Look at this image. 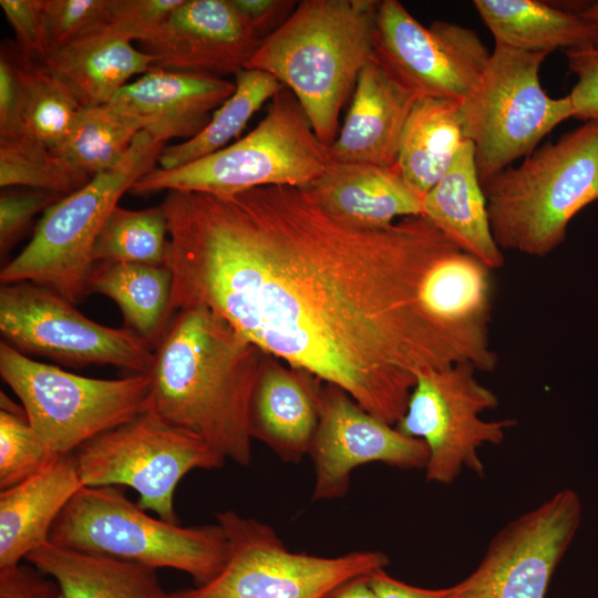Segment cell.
<instances>
[{"label": "cell", "mask_w": 598, "mask_h": 598, "mask_svg": "<svg viewBox=\"0 0 598 598\" xmlns=\"http://www.w3.org/2000/svg\"><path fill=\"white\" fill-rule=\"evenodd\" d=\"M172 286L167 266L95 264L89 293L112 299L122 311L125 328L156 349L169 327Z\"/></svg>", "instance_id": "obj_28"}, {"label": "cell", "mask_w": 598, "mask_h": 598, "mask_svg": "<svg viewBox=\"0 0 598 598\" xmlns=\"http://www.w3.org/2000/svg\"><path fill=\"white\" fill-rule=\"evenodd\" d=\"M330 162L329 147L319 141L297 97L285 87L271 99L265 117L247 135L186 165L154 167L130 192L227 196L266 186L307 188Z\"/></svg>", "instance_id": "obj_6"}, {"label": "cell", "mask_w": 598, "mask_h": 598, "mask_svg": "<svg viewBox=\"0 0 598 598\" xmlns=\"http://www.w3.org/2000/svg\"><path fill=\"white\" fill-rule=\"evenodd\" d=\"M307 189L331 214L359 226L386 227L423 214V197L390 167L331 161Z\"/></svg>", "instance_id": "obj_20"}, {"label": "cell", "mask_w": 598, "mask_h": 598, "mask_svg": "<svg viewBox=\"0 0 598 598\" xmlns=\"http://www.w3.org/2000/svg\"><path fill=\"white\" fill-rule=\"evenodd\" d=\"M417 94L373 58L361 70L339 135L329 147L333 162L390 167Z\"/></svg>", "instance_id": "obj_19"}, {"label": "cell", "mask_w": 598, "mask_h": 598, "mask_svg": "<svg viewBox=\"0 0 598 598\" xmlns=\"http://www.w3.org/2000/svg\"><path fill=\"white\" fill-rule=\"evenodd\" d=\"M55 456L30 424L22 405L0 393V491L50 465Z\"/></svg>", "instance_id": "obj_34"}, {"label": "cell", "mask_w": 598, "mask_h": 598, "mask_svg": "<svg viewBox=\"0 0 598 598\" xmlns=\"http://www.w3.org/2000/svg\"><path fill=\"white\" fill-rule=\"evenodd\" d=\"M49 542L156 570L175 569L195 585L214 578L228 555L218 523L182 526L153 517L118 486H83L56 518Z\"/></svg>", "instance_id": "obj_5"}, {"label": "cell", "mask_w": 598, "mask_h": 598, "mask_svg": "<svg viewBox=\"0 0 598 598\" xmlns=\"http://www.w3.org/2000/svg\"><path fill=\"white\" fill-rule=\"evenodd\" d=\"M172 312L205 306L244 340L394 425L420 373L493 371L492 316L437 265L458 249L423 215L349 223L307 188L167 192Z\"/></svg>", "instance_id": "obj_1"}, {"label": "cell", "mask_w": 598, "mask_h": 598, "mask_svg": "<svg viewBox=\"0 0 598 598\" xmlns=\"http://www.w3.org/2000/svg\"><path fill=\"white\" fill-rule=\"evenodd\" d=\"M369 581L377 598H444L447 594V587L431 589L403 582L391 577L385 568L371 573Z\"/></svg>", "instance_id": "obj_43"}, {"label": "cell", "mask_w": 598, "mask_h": 598, "mask_svg": "<svg viewBox=\"0 0 598 598\" xmlns=\"http://www.w3.org/2000/svg\"><path fill=\"white\" fill-rule=\"evenodd\" d=\"M257 351L209 308L178 310L154 352L150 410L247 466Z\"/></svg>", "instance_id": "obj_2"}, {"label": "cell", "mask_w": 598, "mask_h": 598, "mask_svg": "<svg viewBox=\"0 0 598 598\" xmlns=\"http://www.w3.org/2000/svg\"><path fill=\"white\" fill-rule=\"evenodd\" d=\"M0 6L13 29L17 47L30 56L42 58L49 51L42 0H1Z\"/></svg>", "instance_id": "obj_39"}, {"label": "cell", "mask_w": 598, "mask_h": 598, "mask_svg": "<svg viewBox=\"0 0 598 598\" xmlns=\"http://www.w3.org/2000/svg\"><path fill=\"white\" fill-rule=\"evenodd\" d=\"M73 456L84 486L131 487L141 508L168 523H179L174 497L185 475L226 462L199 436L151 410L92 439Z\"/></svg>", "instance_id": "obj_11"}, {"label": "cell", "mask_w": 598, "mask_h": 598, "mask_svg": "<svg viewBox=\"0 0 598 598\" xmlns=\"http://www.w3.org/2000/svg\"><path fill=\"white\" fill-rule=\"evenodd\" d=\"M369 575L347 579L330 589L322 598H377Z\"/></svg>", "instance_id": "obj_44"}, {"label": "cell", "mask_w": 598, "mask_h": 598, "mask_svg": "<svg viewBox=\"0 0 598 598\" xmlns=\"http://www.w3.org/2000/svg\"><path fill=\"white\" fill-rule=\"evenodd\" d=\"M167 250L168 227L162 205L145 209L117 205L97 235L93 261L166 266Z\"/></svg>", "instance_id": "obj_32"}, {"label": "cell", "mask_w": 598, "mask_h": 598, "mask_svg": "<svg viewBox=\"0 0 598 598\" xmlns=\"http://www.w3.org/2000/svg\"><path fill=\"white\" fill-rule=\"evenodd\" d=\"M321 394L286 371L262 369L249 408L251 439L265 442L283 462H300L318 427Z\"/></svg>", "instance_id": "obj_23"}, {"label": "cell", "mask_w": 598, "mask_h": 598, "mask_svg": "<svg viewBox=\"0 0 598 598\" xmlns=\"http://www.w3.org/2000/svg\"><path fill=\"white\" fill-rule=\"evenodd\" d=\"M489 56L472 29L440 20L424 27L400 1L379 2L374 58L419 97L462 102L477 85Z\"/></svg>", "instance_id": "obj_15"}, {"label": "cell", "mask_w": 598, "mask_h": 598, "mask_svg": "<svg viewBox=\"0 0 598 598\" xmlns=\"http://www.w3.org/2000/svg\"><path fill=\"white\" fill-rule=\"evenodd\" d=\"M587 20L596 31V41L592 47L598 48V1H581L574 4H559Z\"/></svg>", "instance_id": "obj_45"}, {"label": "cell", "mask_w": 598, "mask_h": 598, "mask_svg": "<svg viewBox=\"0 0 598 598\" xmlns=\"http://www.w3.org/2000/svg\"><path fill=\"white\" fill-rule=\"evenodd\" d=\"M568 66L577 82L568 94L574 117L584 121L598 118V48L586 47L565 51Z\"/></svg>", "instance_id": "obj_38"}, {"label": "cell", "mask_w": 598, "mask_h": 598, "mask_svg": "<svg viewBox=\"0 0 598 598\" xmlns=\"http://www.w3.org/2000/svg\"><path fill=\"white\" fill-rule=\"evenodd\" d=\"M183 0H106L99 21L79 40H150ZM78 41V40H76Z\"/></svg>", "instance_id": "obj_35"}, {"label": "cell", "mask_w": 598, "mask_h": 598, "mask_svg": "<svg viewBox=\"0 0 598 598\" xmlns=\"http://www.w3.org/2000/svg\"><path fill=\"white\" fill-rule=\"evenodd\" d=\"M92 179L47 144L23 135L0 137V186L72 194Z\"/></svg>", "instance_id": "obj_33"}, {"label": "cell", "mask_w": 598, "mask_h": 598, "mask_svg": "<svg viewBox=\"0 0 598 598\" xmlns=\"http://www.w3.org/2000/svg\"><path fill=\"white\" fill-rule=\"evenodd\" d=\"M0 598H63L56 582L31 564L0 569Z\"/></svg>", "instance_id": "obj_40"}, {"label": "cell", "mask_w": 598, "mask_h": 598, "mask_svg": "<svg viewBox=\"0 0 598 598\" xmlns=\"http://www.w3.org/2000/svg\"><path fill=\"white\" fill-rule=\"evenodd\" d=\"M497 246L545 257L571 219L598 200V118L547 143L482 183Z\"/></svg>", "instance_id": "obj_4"}, {"label": "cell", "mask_w": 598, "mask_h": 598, "mask_svg": "<svg viewBox=\"0 0 598 598\" xmlns=\"http://www.w3.org/2000/svg\"><path fill=\"white\" fill-rule=\"evenodd\" d=\"M64 195L35 188L3 190L0 196V252L7 255L29 228L33 218Z\"/></svg>", "instance_id": "obj_37"}, {"label": "cell", "mask_w": 598, "mask_h": 598, "mask_svg": "<svg viewBox=\"0 0 598 598\" xmlns=\"http://www.w3.org/2000/svg\"><path fill=\"white\" fill-rule=\"evenodd\" d=\"M422 215L454 246L491 270L505 264L491 229L471 141L463 143L448 171L425 194Z\"/></svg>", "instance_id": "obj_22"}, {"label": "cell", "mask_w": 598, "mask_h": 598, "mask_svg": "<svg viewBox=\"0 0 598 598\" xmlns=\"http://www.w3.org/2000/svg\"><path fill=\"white\" fill-rule=\"evenodd\" d=\"M106 0H42L49 50L79 40L100 19Z\"/></svg>", "instance_id": "obj_36"}, {"label": "cell", "mask_w": 598, "mask_h": 598, "mask_svg": "<svg viewBox=\"0 0 598 598\" xmlns=\"http://www.w3.org/2000/svg\"><path fill=\"white\" fill-rule=\"evenodd\" d=\"M234 91L235 82L224 78L153 69L127 83L109 105L159 142L187 141Z\"/></svg>", "instance_id": "obj_18"}, {"label": "cell", "mask_w": 598, "mask_h": 598, "mask_svg": "<svg viewBox=\"0 0 598 598\" xmlns=\"http://www.w3.org/2000/svg\"><path fill=\"white\" fill-rule=\"evenodd\" d=\"M264 39L230 0H183L140 44L155 69L223 78L244 70Z\"/></svg>", "instance_id": "obj_17"}, {"label": "cell", "mask_w": 598, "mask_h": 598, "mask_svg": "<svg viewBox=\"0 0 598 598\" xmlns=\"http://www.w3.org/2000/svg\"><path fill=\"white\" fill-rule=\"evenodd\" d=\"M18 83L7 55L0 54V137L12 135L18 110Z\"/></svg>", "instance_id": "obj_42"}, {"label": "cell", "mask_w": 598, "mask_h": 598, "mask_svg": "<svg viewBox=\"0 0 598 598\" xmlns=\"http://www.w3.org/2000/svg\"><path fill=\"white\" fill-rule=\"evenodd\" d=\"M140 132L109 104L82 107L66 136L53 151L94 177L117 167Z\"/></svg>", "instance_id": "obj_31"}, {"label": "cell", "mask_w": 598, "mask_h": 598, "mask_svg": "<svg viewBox=\"0 0 598 598\" xmlns=\"http://www.w3.org/2000/svg\"><path fill=\"white\" fill-rule=\"evenodd\" d=\"M285 86L272 75L244 69L235 75L234 93L214 112L208 124L194 137L165 146L159 155L161 168L172 169L224 147L238 137L251 116Z\"/></svg>", "instance_id": "obj_30"}, {"label": "cell", "mask_w": 598, "mask_h": 598, "mask_svg": "<svg viewBox=\"0 0 598 598\" xmlns=\"http://www.w3.org/2000/svg\"><path fill=\"white\" fill-rule=\"evenodd\" d=\"M74 94L81 106L109 104L127 81L155 69V56L132 42L90 38L49 50L39 59Z\"/></svg>", "instance_id": "obj_25"}, {"label": "cell", "mask_w": 598, "mask_h": 598, "mask_svg": "<svg viewBox=\"0 0 598 598\" xmlns=\"http://www.w3.org/2000/svg\"><path fill=\"white\" fill-rule=\"evenodd\" d=\"M164 147V142L141 131L117 167L50 206L29 244L1 269V282L30 281L74 305L81 301L89 293L101 228L121 197L155 167Z\"/></svg>", "instance_id": "obj_7"}, {"label": "cell", "mask_w": 598, "mask_h": 598, "mask_svg": "<svg viewBox=\"0 0 598 598\" xmlns=\"http://www.w3.org/2000/svg\"><path fill=\"white\" fill-rule=\"evenodd\" d=\"M465 141L458 101L419 97L402 132L396 165L424 198L448 171Z\"/></svg>", "instance_id": "obj_27"}, {"label": "cell", "mask_w": 598, "mask_h": 598, "mask_svg": "<svg viewBox=\"0 0 598 598\" xmlns=\"http://www.w3.org/2000/svg\"><path fill=\"white\" fill-rule=\"evenodd\" d=\"M546 56L495 44L477 85L460 102L481 184L532 154L557 125L574 117L569 95L550 97L542 86Z\"/></svg>", "instance_id": "obj_9"}, {"label": "cell", "mask_w": 598, "mask_h": 598, "mask_svg": "<svg viewBox=\"0 0 598 598\" xmlns=\"http://www.w3.org/2000/svg\"><path fill=\"white\" fill-rule=\"evenodd\" d=\"M0 332L21 353L71 368L109 364L150 374L154 364L152 348L132 330L97 323L30 281L1 285Z\"/></svg>", "instance_id": "obj_13"}, {"label": "cell", "mask_w": 598, "mask_h": 598, "mask_svg": "<svg viewBox=\"0 0 598 598\" xmlns=\"http://www.w3.org/2000/svg\"><path fill=\"white\" fill-rule=\"evenodd\" d=\"M470 363L423 372L395 427L406 436L422 440L429 450L425 477L452 484L463 468L483 475L478 450L503 442L513 419L486 421L481 414L498 405L497 395L481 383Z\"/></svg>", "instance_id": "obj_12"}, {"label": "cell", "mask_w": 598, "mask_h": 598, "mask_svg": "<svg viewBox=\"0 0 598 598\" xmlns=\"http://www.w3.org/2000/svg\"><path fill=\"white\" fill-rule=\"evenodd\" d=\"M0 374L28 420L58 457L150 410L152 378L95 379L35 361L0 343Z\"/></svg>", "instance_id": "obj_8"}, {"label": "cell", "mask_w": 598, "mask_h": 598, "mask_svg": "<svg viewBox=\"0 0 598 598\" xmlns=\"http://www.w3.org/2000/svg\"><path fill=\"white\" fill-rule=\"evenodd\" d=\"M473 4L495 44L549 54L592 47L594 27L559 4L538 0H475Z\"/></svg>", "instance_id": "obj_26"}, {"label": "cell", "mask_w": 598, "mask_h": 598, "mask_svg": "<svg viewBox=\"0 0 598 598\" xmlns=\"http://www.w3.org/2000/svg\"><path fill=\"white\" fill-rule=\"evenodd\" d=\"M580 519L577 493H555L501 529L477 567L447 587L444 598H546Z\"/></svg>", "instance_id": "obj_14"}, {"label": "cell", "mask_w": 598, "mask_h": 598, "mask_svg": "<svg viewBox=\"0 0 598 598\" xmlns=\"http://www.w3.org/2000/svg\"><path fill=\"white\" fill-rule=\"evenodd\" d=\"M315 468L312 501L347 494L351 473L379 462L402 470H425L426 444L363 410L342 390L321 394L318 427L309 452Z\"/></svg>", "instance_id": "obj_16"}, {"label": "cell", "mask_w": 598, "mask_h": 598, "mask_svg": "<svg viewBox=\"0 0 598 598\" xmlns=\"http://www.w3.org/2000/svg\"><path fill=\"white\" fill-rule=\"evenodd\" d=\"M25 561L51 577L63 598H173L156 569L109 556L59 547L50 542Z\"/></svg>", "instance_id": "obj_24"}, {"label": "cell", "mask_w": 598, "mask_h": 598, "mask_svg": "<svg viewBox=\"0 0 598 598\" xmlns=\"http://www.w3.org/2000/svg\"><path fill=\"white\" fill-rule=\"evenodd\" d=\"M1 52L10 60L18 83L13 134H23L56 148L83 106L39 59L23 53L17 44L6 43Z\"/></svg>", "instance_id": "obj_29"}, {"label": "cell", "mask_w": 598, "mask_h": 598, "mask_svg": "<svg viewBox=\"0 0 598 598\" xmlns=\"http://www.w3.org/2000/svg\"><path fill=\"white\" fill-rule=\"evenodd\" d=\"M215 517L228 543L225 565L209 581L173 591V598H322L342 581L389 565L379 550L336 557L295 553L268 524L234 511Z\"/></svg>", "instance_id": "obj_10"}, {"label": "cell", "mask_w": 598, "mask_h": 598, "mask_svg": "<svg viewBox=\"0 0 598 598\" xmlns=\"http://www.w3.org/2000/svg\"><path fill=\"white\" fill-rule=\"evenodd\" d=\"M239 13L266 38L276 30L290 13L293 1L279 0H230Z\"/></svg>", "instance_id": "obj_41"}, {"label": "cell", "mask_w": 598, "mask_h": 598, "mask_svg": "<svg viewBox=\"0 0 598 598\" xmlns=\"http://www.w3.org/2000/svg\"><path fill=\"white\" fill-rule=\"evenodd\" d=\"M374 0H303L245 69L275 76L297 97L319 141L337 138L342 106L374 58Z\"/></svg>", "instance_id": "obj_3"}, {"label": "cell", "mask_w": 598, "mask_h": 598, "mask_svg": "<svg viewBox=\"0 0 598 598\" xmlns=\"http://www.w3.org/2000/svg\"><path fill=\"white\" fill-rule=\"evenodd\" d=\"M83 486L72 454L0 491V569L22 564L48 543L56 518Z\"/></svg>", "instance_id": "obj_21"}]
</instances>
